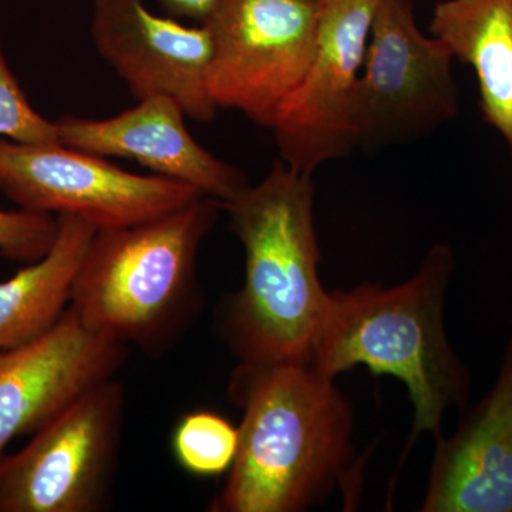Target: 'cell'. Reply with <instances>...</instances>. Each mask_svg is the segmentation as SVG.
<instances>
[{
  "label": "cell",
  "instance_id": "1",
  "mask_svg": "<svg viewBox=\"0 0 512 512\" xmlns=\"http://www.w3.org/2000/svg\"><path fill=\"white\" fill-rule=\"evenodd\" d=\"M229 396L244 410L237 457L212 512H301L352 474L353 412L311 362L239 363Z\"/></svg>",
  "mask_w": 512,
  "mask_h": 512
},
{
  "label": "cell",
  "instance_id": "2",
  "mask_svg": "<svg viewBox=\"0 0 512 512\" xmlns=\"http://www.w3.org/2000/svg\"><path fill=\"white\" fill-rule=\"evenodd\" d=\"M315 185L279 158L261 183L224 202L245 251L244 285L222 313L241 363L309 362L329 292L320 282Z\"/></svg>",
  "mask_w": 512,
  "mask_h": 512
},
{
  "label": "cell",
  "instance_id": "3",
  "mask_svg": "<svg viewBox=\"0 0 512 512\" xmlns=\"http://www.w3.org/2000/svg\"><path fill=\"white\" fill-rule=\"evenodd\" d=\"M454 255L437 244L419 271L403 284L384 288L363 282L350 291L329 292L316 333L312 363L333 377L356 366L372 375H389L404 383L414 406L413 433L439 439L448 410L464 409L470 375L444 328V296L453 274Z\"/></svg>",
  "mask_w": 512,
  "mask_h": 512
},
{
  "label": "cell",
  "instance_id": "4",
  "mask_svg": "<svg viewBox=\"0 0 512 512\" xmlns=\"http://www.w3.org/2000/svg\"><path fill=\"white\" fill-rule=\"evenodd\" d=\"M221 212L220 201L201 197L157 220L97 231L70 308L93 332L160 355L197 311L198 251Z\"/></svg>",
  "mask_w": 512,
  "mask_h": 512
},
{
  "label": "cell",
  "instance_id": "5",
  "mask_svg": "<svg viewBox=\"0 0 512 512\" xmlns=\"http://www.w3.org/2000/svg\"><path fill=\"white\" fill-rule=\"evenodd\" d=\"M123 384L80 394L0 456V512H97L109 503L124 417Z\"/></svg>",
  "mask_w": 512,
  "mask_h": 512
},
{
  "label": "cell",
  "instance_id": "6",
  "mask_svg": "<svg viewBox=\"0 0 512 512\" xmlns=\"http://www.w3.org/2000/svg\"><path fill=\"white\" fill-rule=\"evenodd\" d=\"M454 56L417 26L412 0H382L353 101L357 147L409 143L456 119Z\"/></svg>",
  "mask_w": 512,
  "mask_h": 512
},
{
  "label": "cell",
  "instance_id": "7",
  "mask_svg": "<svg viewBox=\"0 0 512 512\" xmlns=\"http://www.w3.org/2000/svg\"><path fill=\"white\" fill-rule=\"evenodd\" d=\"M319 12L320 0H220L204 23L215 106L271 130L311 64Z\"/></svg>",
  "mask_w": 512,
  "mask_h": 512
},
{
  "label": "cell",
  "instance_id": "8",
  "mask_svg": "<svg viewBox=\"0 0 512 512\" xmlns=\"http://www.w3.org/2000/svg\"><path fill=\"white\" fill-rule=\"evenodd\" d=\"M0 192L23 210L79 218L97 231L157 220L204 197L190 185L123 170L104 157L0 138Z\"/></svg>",
  "mask_w": 512,
  "mask_h": 512
},
{
  "label": "cell",
  "instance_id": "9",
  "mask_svg": "<svg viewBox=\"0 0 512 512\" xmlns=\"http://www.w3.org/2000/svg\"><path fill=\"white\" fill-rule=\"evenodd\" d=\"M382 0H320L315 53L278 111L274 126L279 157L311 175L357 148L353 101L367 42Z\"/></svg>",
  "mask_w": 512,
  "mask_h": 512
},
{
  "label": "cell",
  "instance_id": "10",
  "mask_svg": "<svg viewBox=\"0 0 512 512\" xmlns=\"http://www.w3.org/2000/svg\"><path fill=\"white\" fill-rule=\"evenodd\" d=\"M90 35L137 100L164 96L200 123L218 107L208 90L210 29L151 12L144 0H94Z\"/></svg>",
  "mask_w": 512,
  "mask_h": 512
},
{
  "label": "cell",
  "instance_id": "11",
  "mask_svg": "<svg viewBox=\"0 0 512 512\" xmlns=\"http://www.w3.org/2000/svg\"><path fill=\"white\" fill-rule=\"evenodd\" d=\"M126 359V345L87 328L70 306L39 338L0 350V456L80 394L114 379Z\"/></svg>",
  "mask_w": 512,
  "mask_h": 512
},
{
  "label": "cell",
  "instance_id": "12",
  "mask_svg": "<svg viewBox=\"0 0 512 512\" xmlns=\"http://www.w3.org/2000/svg\"><path fill=\"white\" fill-rule=\"evenodd\" d=\"M185 113L164 96L138 100L109 119L62 116L55 121L63 146L99 157L133 158L160 177L195 188L204 197L234 200L248 187L247 175L197 143Z\"/></svg>",
  "mask_w": 512,
  "mask_h": 512
},
{
  "label": "cell",
  "instance_id": "13",
  "mask_svg": "<svg viewBox=\"0 0 512 512\" xmlns=\"http://www.w3.org/2000/svg\"><path fill=\"white\" fill-rule=\"evenodd\" d=\"M423 512H512V338L493 389L436 439Z\"/></svg>",
  "mask_w": 512,
  "mask_h": 512
},
{
  "label": "cell",
  "instance_id": "14",
  "mask_svg": "<svg viewBox=\"0 0 512 512\" xmlns=\"http://www.w3.org/2000/svg\"><path fill=\"white\" fill-rule=\"evenodd\" d=\"M429 30L473 67L485 123L512 153V0H441Z\"/></svg>",
  "mask_w": 512,
  "mask_h": 512
},
{
  "label": "cell",
  "instance_id": "15",
  "mask_svg": "<svg viewBox=\"0 0 512 512\" xmlns=\"http://www.w3.org/2000/svg\"><path fill=\"white\" fill-rule=\"evenodd\" d=\"M57 218L59 231L50 251L0 282V350L39 338L69 308L74 282L97 229L79 218Z\"/></svg>",
  "mask_w": 512,
  "mask_h": 512
},
{
  "label": "cell",
  "instance_id": "16",
  "mask_svg": "<svg viewBox=\"0 0 512 512\" xmlns=\"http://www.w3.org/2000/svg\"><path fill=\"white\" fill-rule=\"evenodd\" d=\"M239 429L221 414H185L174 431L173 448L180 466L194 476L228 473L237 457Z\"/></svg>",
  "mask_w": 512,
  "mask_h": 512
},
{
  "label": "cell",
  "instance_id": "17",
  "mask_svg": "<svg viewBox=\"0 0 512 512\" xmlns=\"http://www.w3.org/2000/svg\"><path fill=\"white\" fill-rule=\"evenodd\" d=\"M0 138L22 144L59 143L55 121L33 109L0 46Z\"/></svg>",
  "mask_w": 512,
  "mask_h": 512
},
{
  "label": "cell",
  "instance_id": "18",
  "mask_svg": "<svg viewBox=\"0 0 512 512\" xmlns=\"http://www.w3.org/2000/svg\"><path fill=\"white\" fill-rule=\"evenodd\" d=\"M59 231L55 215L0 208V255L9 261L30 264L52 248Z\"/></svg>",
  "mask_w": 512,
  "mask_h": 512
},
{
  "label": "cell",
  "instance_id": "19",
  "mask_svg": "<svg viewBox=\"0 0 512 512\" xmlns=\"http://www.w3.org/2000/svg\"><path fill=\"white\" fill-rule=\"evenodd\" d=\"M167 16L174 19L194 20L198 25H204L220 0H156Z\"/></svg>",
  "mask_w": 512,
  "mask_h": 512
}]
</instances>
